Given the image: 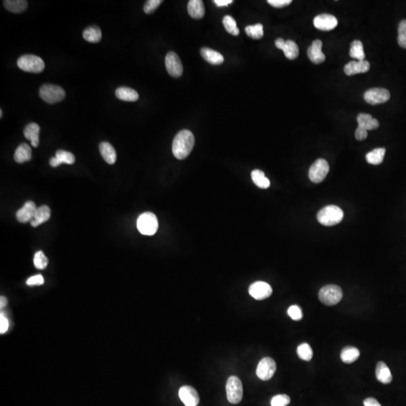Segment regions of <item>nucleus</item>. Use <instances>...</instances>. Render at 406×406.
<instances>
[{"mask_svg": "<svg viewBox=\"0 0 406 406\" xmlns=\"http://www.w3.org/2000/svg\"><path fill=\"white\" fill-rule=\"evenodd\" d=\"M194 144L195 138L192 132L187 130L180 131L173 140V155L179 160H184L192 152Z\"/></svg>", "mask_w": 406, "mask_h": 406, "instance_id": "obj_1", "label": "nucleus"}, {"mask_svg": "<svg viewBox=\"0 0 406 406\" xmlns=\"http://www.w3.org/2000/svg\"><path fill=\"white\" fill-rule=\"evenodd\" d=\"M344 218V212L336 205H327L317 213V221L322 225L332 227L339 224Z\"/></svg>", "mask_w": 406, "mask_h": 406, "instance_id": "obj_2", "label": "nucleus"}, {"mask_svg": "<svg viewBox=\"0 0 406 406\" xmlns=\"http://www.w3.org/2000/svg\"><path fill=\"white\" fill-rule=\"evenodd\" d=\"M318 296L319 300L324 305L329 306H335L343 299V290L337 285H326L320 289Z\"/></svg>", "mask_w": 406, "mask_h": 406, "instance_id": "obj_3", "label": "nucleus"}, {"mask_svg": "<svg viewBox=\"0 0 406 406\" xmlns=\"http://www.w3.org/2000/svg\"><path fill=\"white\" fill-rule=\"evenodd\" d=\"M17 67L23 71L39 73L44 70L46 65L41 57L33 54H26L19 57Z\"/></svg>", "mask_w": 406, "mask_h": 406, "instance_id": "obj_4", "label": "nucleus"}, {"mask_svg": "<svg viewBox=\"0 0 406 406\" xmlns=\"http://www.w3.org/2000/svg\"><path fill=\"white\" fill-rule=\"evenodd\" d=\"M137 228L140 233L145 236H153L158 229V220L152 212L143 213L137 220Z\"/></svg>", "mask_w": 406, "mask_h": 406, "instance_id": "obj_5", "label": "nucleus"}, {"mask_svg": "<svg viewBox=\"0 0 406 406\" xmlns=\"http://www.w3.org/2000/svg\"><path fill=\"white\" fill-rule=\"evenodd\" d=\"M39 96L48 104H55L65 98V91L57 85L46 84L40 88Z\"/></svg>", "mask_w": 406, "mask_h": 406, "instance_id": "obj_6", "label": "nucleus"}, {"mask_svg": "<svg viewBox=\"0 0 406 406\" xmlns=\"http://www.w3.org/2000/svg\"><path fill=\"white\" fill-rule=\"evenodd\" d=\"M227 399L230 403L238 404L243 397V386L238 377L231 376L226 385Z\"/></svg>", "mask_w": 406, "mask_h": 406, "instance_id": "obj_7", "label": "nucleus"}, {"mask_svg": "<svg viewBox=\"0 0 406 406\" xmlns=\"http://www.w3.org/2000/svg\"><path fill=\"white\" fill-rule=\"evenodd\" d=\"M329 171H330V166L327 160L318 159L309 168V179L313 183L319 184L326 179Z\"/></svg>", "mask_w": 406, "mask_h": 406, "instance_id": "obj_8", "label": "nucleus"}, {"mask_svg": "<svg viewBox=\"0 0 406 406\" xmlns=\"http://www.w3.org/2000/svg\"><path fill=\"white\" fill-rule=\"evenodd\" d=\"M276 371V364L273 359L264 357L260 361L257 368V375L262 381L271 379Z\"/></svg>", "mask_w": 406, "mask_h": 406, "instance_id": "obj_9", "label": "nucleus"}, {"mask_svg": "<svg viewBox=\"0 0 406 406\" xmlns=\"http://www.w3.org/2000/svg\"><path fill=\"white\" fill-rule=\"evenodd\" d=\"M391 94L384 88H372L364 94L366 102L372 105L384 103L389 100Z\"/></svg>", "mask_w": 406, "mask_h": 406, "instance_id": "obj_10", "label": "nucleus"}, {"mask_svg": "<svg viewBox=\"0 0 406 406\" xmlns=\"http://www.w3.org/2000/svg\"><path fill=\"white\" fill-rule=\"evenodd\" d=\"M166 70L174 78H179L183 73V65L177 54L171 51L166 54L165 58Z\"/></svg>", "mask_w": 406, "mask_h": 406, "instance_id": "obj_11", "label": "nucleus"}, {"mask_svg": "<svg viewBox=\"0 0 406 406\" xmlns=\"http://www.w3.org/2000/svg\"><path fill=\"white\" fill-rule=\"evenodd\" d=\"M249 293L257 300L267 299L272 295V288L269 284L264 282H257L249 287Z\"/></svg>", "mask_w": 406, "mask_h": 406, "instance_id": "obj_12", "label": "nucleus"}, {"mask_svg": "<svg viewBox=\"0 0 406 406\" xmlns=\"http://www.w3.org/2000/svg\"><path fill=\"white\" fill-rule=\"evenodd\" d=\"M313 23L317 30H322V31H330L337 27L338 20H337L336 17L332 14H322L316 16Z\"/></svg>", "mask_w": 406, "mask_h": 406, "instance_id": "obj_13", "label": "nucleus"}, {"mask_svg": "<svg viewBox=\"0 0 406 406\" xmlns=\"http://www.w3.org/2000/svg\"><path fill=\"white\" fill-rule=\"evenodd\" d=\"M275 43L276 47L282 50L285 53V57L289 60H294L299 56V47L292 40L285 41L283 38H280L276 39Z\"/></svg>", "mask_w": 406, "mask_h": 406, "instance_id": "obj_14", "label": "nucleus"}, {"mask_svg": "<svg viewBox=\"0 0 406 406\" xmlns=\"http://www.w3.org/2000/svg\"><path fill=\"white\" fill-rule=\"evenodd\" d=\"M179 397L185 406H197L200 402V396L197 391L190 386H183L180 388Z\"/></svg>", "mask_w": 406, "mask_h": 406, "instance_id": "obj_15", "label": "nucleus"}, {"mask_svg": "<svg viewBox=\"0 0 406 406\" xmlns=\"http://www.w3.org/2000/svg\"><path fill=\"white\" fill-rule=\"evenodd\" d=\"M370 63L367 60L351 61L345 66L344 71L348 76L365 73L370 70Z\"/></svg>", "mask_w": 406, "mask_h": 406, "instance_id": "obj_16", "label": "nucleus"}, {"mask_svg": "<svg viewBox=\"0 0 406 406\" xmlns=\"http://www.w3.org/2000/svg\"><path fill=\"white\" fill-rule=\"evenodd\" d=\"M36 204L32 201L27 202L24 206L16 213V218L20 223H27L31 221L35 216L36 211Z\"/></svg>", "mask_w": 406, "mask_h": 406, "instance_id": "obj_17", "label": "nucleus"}, {"mask_svg": "<svg viewBox=\"0 0 406 406\" xmlns=\"http://www.w3.org/2000/svg\"><path fill=\"white\" fill-rule=\"evenodd\" d=\"M323 43L320 40L316 39L313 41L308 49L307 54L309 60L315 64H320L326 60L325 55L322 52Z\"/></svg>", "mask_w": 406, "mask_h": 406, "instance_id": "obj_18", "label": "nucleus"}, {"mask_svg": "<svg viewBox=\"0 0 406 406\" xmlns=\"http://www.w3.org/2000/svg\"><path fill=\"white\" fill-rule=\"evenodd\" d=\"M75 157L71 152H66L63 150H59L56 152V156L50 160V165L52 167H57L62 163L72 165L75 163Z\"/></svg>", "mask_w": 406, "mask_h": 406, "instance_id": "obj_19", "label": "nucleus"}, {"mask_svg": "<svg viewBox=\"0 0 406 406\" xmlns=\"http://www.w3.org/2000/svg\"><path fill=\"white\" fill-rule=\"evenodd\" d=\"M40 126L36 123H30L24 131V136L31 142L33 147H37L39 144Z\"/></svg>", "mask_w": 406, "mask_h": 406, "instance_id": "obj_20", "label": "nucleus"}, {"mask_svg": "<svg viewBox=\"0 0 406 406\" xmlns=\"http://www.w3.org/2000/svg\"><path fill=\"white\" fill-rule=\"evenodd\" d=\"M375 375H376L377 380L384 384L391 383L393 380L391 370L388 368L387 364L382 361H380L377 364Z\"/></svg>", "mask_w": 406, "mask_h": 406, "instance_id": "obj_21", "label": "nucleus"}, {"mask_svg": "<svg viewBox=\"0 0 406 406\" xmlns=\"http://www.w3.org/2000/svg\"><path fill=\"white\" fill-rule=\"evenodd\" d=\"M99 152L102 158L109 164H114L116 162L117 153L113 146L107 142H101L99 144Z\"/></svg>", "mask_w": 406, "mask_h": 406, "instance_id": "obj_22", "label": "nucleus"}, {"mask_svg": "<svg viewBox=\"0 0 406 406\" xmlns=\"http://www.w3.org/2000/svg\"><path fill=\"white\" fill-rule=\"evenodd\" d=\"M202 57L204 60H206L212 65H220L224 61V56L221 53L214 51L208 48H202L200 51Z\"/></svg>", "mask_w": 406, "mask_h": 406, "instance_id": "obj_23", "label": "nucleus"}, {"mask_svg": "<svg viewBox=\"0 0 406 406\" xmlns=\"http://www.w3.org/2000/svg\"><path fill=\"white\" fill-rule=\"evenodd\" d=\"M51 218V209L48 205H41L37 208L34 218L30 221L33 227H38L43 223L46 222Z\"/></svg>", "mask_w": 406, "mask_h": 406, "instance_id": "obj_24", "label": "nucleus"}, {"mask_svg": "<svg viewBox=\"0 0 406 406\" xmlns=\"http://www.w3.org/2000/svg\"><path fill=\"white\" fill-rule=\"evenodd\" d=\"M187 11L193 18H203L205 15V6L203 2L201 0H190L187 5Z\"/></svg>", "mask_w": 406, "mask_h": 406, "instance_id": "obj_25", "label": "nucleus"}, {"mask_svg": "<svg viewBox=\"0 0 406 406\" xmlns=\"http://www.w3.org/2000/svg\"><path fill=\"white\" fill-rule=\"evenodd\" d=\"M357 120L358 126H360L367 131H372V130L377 129L379 126V122L372 118V115H369V114H359Z\"/></svg>", "mask_w": 406, "mask_h": 406, "instance_id": "obj_26", "label": "nucleus"}, {"mask_svg": "<svg viewBox=\"0 0 406 406\" xmlns=\"http://www.w3.org/2000/svg\"><path fill=\"white\" fill-rule=\"evenodd\" d=\"M115 95L118 99L126 102H136L139 99L137 91L126 87H120L115 91Z\"/></svg>", "mask_w": 406, "mask_h": 406, "instance_id": "obj_27", "label": "nucleus"}, {"mask_svg": "<svg viewBox=\"0 0 406 406\" xmlns=\"http://www.w3.org/2000/svg\"><path fill=\"white\" fill-rule=\"evenodd\" d=\"M31 158L32 150L29 144H22L16 149L14 159L17 163H23L24 162L30 161Z\"/></svg>", "mask_w": 406, "mask_h": 406, "instance_id": "obj_28", "label": "nucleus"}, {"mask_svg": "<svg viewBox=\"0 0 406 406\" xmlns=\"http://www.w3.org/2000/svg\"><path fill=\"white\" fill-rule=\"evenodd\" d=\"M360 353L355 347L348 346L343 348L341 352V359L345 364H352L359 358Z\"/></svg>", "mask_w": 406, "mask_h": 406, "instance_id": "obj_29", "label": "nucleus"}, {"mask_svg": "<svg viewBox=\"0 0 406 406\" xmlns=\"http://www.w3.org/2000/svg\"><path fill=\"white\" fill-rule=\"evenodd\" d=\"M3 4L8 11L13 13L23 12L28 6V3L25 0H6Z\"/></svg>", "mask_w": 406, "mask_h": 406, "instance_id": "obj_30", "label": "nucleus"}, {"mask_svg": "<svg viewBox=\"0 0 406 406\" xmlns=\"http://www.w3.org/2000/svg\"><path fill=\"white\" fill-rule=\"evenodd\" d=\"M251 179L253 182L261 189H267L270 187V181L265 176L264 173L261 170L255 169L252 171Z\"/></svg>", "mask_w": 406, "mask_h": 406, "instance_id": "obj_31", "label": "nucleus"}, {"mask_svg": "<svg viewBox=\"0 0 406 406\" xmlns=\"http://www.w3.org/2000/svg\"><path fill=\"white\" fill-rule=\"evenodd\" d=\"M83 37L87 41L91 43H97L102 38V32L97 27H90L85 29L83 32Z\"/></svg>", "mask_w": 406, "mask_h": 406, "instance_id": "obj_32", "label": "nucleus"}, {"mask_svg": "<svg viewBox=\"0 0 406 406\" xmlns=\"http://www.w3.org/2000/svg\"><path fill=\"white\" fill-rule=\"evenodd\" d=\"M386 150L383 147L375 148L366 155V159L369 163L372 165H379L382 163Z\"/></svg>", "mask_w": 406, "mask_h": 406, "instance_id": "obj_33", "label": "nucleus"}, {"mask_svg": "<svg viewBox=\"0 0 406 406\" xmlns=\"http://www.w3.org/2000/svg\"><path fill=\"white\" fill-rule=\"evenodd\" d=\"M350 56L352 58L357 59V60H365L366 54L364 52L362 43L359 40H355L351 44L350 48Z\"/></svg>", "mask_w": 406, "mask_h": 406, "instance_id": "obj_34", "label": "nucleus"}, {"mask_svg": "<svg viewBox=\"0 0 406 406\" xmlns=\"http://www.w3.org/2000/svg\"><path fill=\"white\" fill-rule=\"evenodd\" d=\"M223 24H224V28L229 34L232 35V36H238L239 30L237 27V22L233 17L229 15H226L223 18Z\"/></svg>", "mask_w": 406, "mask_h": 406, "instance_id": "obj_35", "label": "nucleus"}, {"mask_svg": "<svg viewBox=\"0 0 406 406\" xmlns=\"http://www.w3.org/2000/svg\"><path fill=\"white\" fill-rule=\"evenodd\" d=\"M245 33L248 36L253 38V39H261L263 38L264 33H263V26L261 24H257L253 26H248L245 28Z\"/></svg>", "mask_w": 406, "mask_h": 406, "instance_id": "obj_36", "label": "nucleus"}, {"mask_svg": "<svg viewBox=\"0 0 406 406\" xmlns=\"http://www.w3.org/2000/svg\"><path fill=\"white\" fill-rule=\"evenodd\" d=\"M298 357L305 361H310L313 357V351L308 343H303L297 348Z\"/></svg>", "mask_w": 406, "mask_h": 406, "instance_id": "obj_37", "label": "nucleus"}, {"mask_svg": "<svg viewBox=\"0 0 406 406\" xmlns=\"http://www.w3.org/2000/svg\"><path fill=\"white\" fill-rule=\"evenodd\" d=\"M33 263H34V266L36 269H44L47 267L48 260L47 257L42 251H38L35 253Z\"/></svg>", "mask_w": 406, "mask_h": 406, "instance_id": "obj_38", "label": "nucleus"}, {"mask_svg": "<svg viewBox=\"0 0 406 406\" xmlns=\"http://www.w3.org/2000/svg\"><path fill=\"white\" fill-rule=\"evenodd\" d=\"M398 43L402 48H406V20H402L398 29Z\"/></svg>", "mask_w": 406, "mask_h": 406, "instance_id": "obj_39", "label": "nucleus"}, {"mask_svg": "<svg viewBox=\"0 0 406 406\" xmlns=\"http://www.w3.org/2000/svg\"><path fill=\"white\" fill-rule=\"evenodd\" d=\"M290 396L286 394H279L272 397L271 400V405L272 406H287L290 404Z\"/></svg>", "mask_w": 406, "mask_h": 406, "instance_id": "obj_40", "label": "nucleus"}, {"mask_svg": "<svg viewBox=\"0 0 406 406\" xmlns=\"http://www.w3.org/2000/svg\"><path fill=\"white\" fill-rule=\"evenodd\" d=\"M162 3H163L162 0H148L144 4V12L147 14H152Z\"/></svg>", "mask_w": 406, "mask_h": 406, "instance_id": "obj_41", "label": "nucleus"}, {"mask_svg": "<svg viewBox=\"0 0 406 406\" xmlns=\"http://www.w3.org/2000/svg\"><path fill=\"white\" fill-rule=\"evenodd\" d=\"M287 314L293 320H302L303 317V311L298 306H291L287 310Z\"/></svg>", "mask_w": 406, "mask_h": 406, "instance_id": "obj_42", "label": "nucleus"}, {"mask_svg": "<svg viewBox=\"0 0 406 406\" xmlns=\"http://www.w3.org/2000/svg\"><path fill=\"white\" fill-rule=\"evenodd\" d=\"M44 277L41 275H36L32 276L30 279H27V283L29 286H36V285H41L44 284Z\"/></svg>", "mask_w": 406, "mask_h": 406, "instance_id": "obj_43", "label": "nucleus"}, {"mask_svg": "<svg viewBox=\"0 0 406 406\" xmlns=\"http://www.w3.org/2000/svg\"><path fill=\"white\" fill-rule=\"evenodd\" d=\"M268 3L273 7L281 9L291 4L292 1L291 0H269Z\"/></svg>", "mask_w": 406, "mask_h": 406, "instance_id": "obj_44", "label": "nucleus"}, {"mask_svg": "<svg viewBox=\"0 0 406 406\" xmlns=\"http://www.w3.org/2000/svg\"><path fill=\"white\" fill-rule=\"evenodd\" d=\"M9 320L5 317L4 314L1 313V315H0V333H1L2 334L6 333L8 329H9Z\"/></svg>", "mask_w": 406, "mask_h": 406, "instance_id": "obj_45", "label": "nucleus"}, {"mask_svg": "<svg viewBox=\"0 0 406 406\" xmlns=\"http://www.w3.org/2000/svg\"><path fill=\"white\" fill-rule=\"evenodd\" d=\"M367 136H368V133H367V130L364 129V128L360 127V126H358V127L357 128L355 131V137L357 140H365Z\"/></svg>", "mask_w": 406, "mask_h": 406, "instance_id": "obj_46", "label": "nucleus"}, {"mask_svg": "<svg viewBox=\"0 0 406 406\" xmlns=\"http://www.w3.org/2000/svg\"><path fill=\"white\" fill-rule=\"evenodd\" d=\"M364 406H381L377 399L372 397L367 398L364 400Z\"/></svg>", "mask_w": 406, "mask_h": 406, "instance_id": "obj_47", "label": "nucleus"}, {"mask_svg": "<svg viewBox=\"0 0 406 406\" xmlns=\"http://www.w3.org/2000/svg\"><path fill=\"white\" fill-rule=\"evenodd\" d=\"M232 0H215V3L217 6L219 7H223V6H227L228 5L231 4L232 3Z\"/></svg>", "mask_w": 406, "mask_h": 406, "instance_id": "obj_48", "label": "nucleus"}, {"mask_svg": "<svg viewBox=\"0 0 406 406\" xmlns=\"http://www.w3.org/2000/svg\"><path fill=\"white\" fill-rule=\"evenodd\" d=\"M7 299L5 296H1V298H0V307H5L7 305Z\"/></svg>", "mask_w": 406, "mask_h": 406, "instance_id": "obj_49", "label": "nucleus"}, {"mask_svg": "<svg viewBox=\"0 0 406 406\" xmlns=\"http://www.w3.org/2000/svg\"><path fill=\"white\" fill-rule=\"evenodd\" d=\"M3 110H2V109H0V118H3Z\"/></svg>", "mask_w": 406, "mask_h": 406, "instance_id": "obj_50", "label": "nucleus"}]
</instances>
